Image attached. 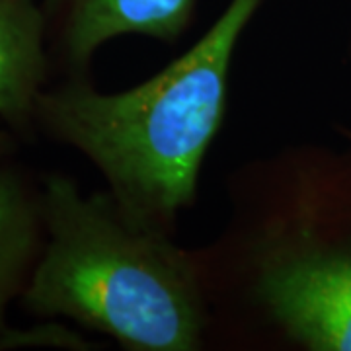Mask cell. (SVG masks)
Masks as SVG:
<instances>
[{
  "instance_id": "cell-8",
  "label": "cell",
  "mask_w": 351,
  "mask_h": 351,
  "mask_svg": "<svg viewBox=\"0 0 351 351\" xmlns=\"http://www.w3.org/2000/svg\"><path fill=\"white\" fill-rule=\"evenodd\" d=\"M22 147H24V143L0 121V166L16 160Z\"/></svg>"
},
{
  "instance_id": "cell-5",
  "label": "cell",
  "mask_w": 351,
  "mask_h": 351,
  "mask_svg": "<svg viewBox=\"0 0 351 351\" xmlns=\"http://www.w3.org/2000/svg\"><path fill=\"white\" fill-rule=\"evenodd\" d=\"M51 78L39 0H0V121L24 145L39 138L36 104Z\"/></svg>"
},
{
  "instance_id": "cell-4",
  "label": "cell",
  "mask_w": 351,
  "mask_h": 351,
  "mask_svg": "<svg viewBox=\"0 0 351 351\" xmlns=\"http://www.w3.org/2000/svg\"><path fill=\"white\" fill-rule=\"evenodd\" d=\"M45 18L51 78H92L96 55L117 38L178 45L197 0H39Z\"/></svg>"
},
{
  "instance_id": "cell-6",
  "label": "cell",
  "mask_w": 351,
  "mask_h": 351,
  "mask_svg": "<svg viewBox=\"0 0 351 351\" xmlns=\"http://www.w3.org/2000/svg\"><path fill=\"white\" fill-rule=\"evenodd\" d=\"M45 244L41 172L18 158L0 166V336Z\"/></svg>"
},
{
  "instance_id": "cell-2",
  "label": "cell",
  "mask_w": 351,
  "mask_h": 351,
  "mask_svg": "<svg viewBox=\"0 0 351 351\" xmlns=\"http://www.w3.org/2000/svg\"><path fill=\"white\" fill-rule=\"evenodd\" d=\"M263 2L228 0L189 49L127 90L104 92L94 78L51 82L36 104L39 138L80 152L135 223L176 239L225 125L240 39Z\"/></svg>"
},
{
  "instance_id": "cell-7",
  "label": "cell",
  "mask_w": 351,
  "mask_h": 351,
  "mask_svg": "<svg viewBox=\"0 0 351 351\" xmlns=\"http://www.w3.org/2000/svg\"><path fill=\"white\" fill-rule=\"evenodd\" d=\"M64 348V350H92V341L80 332L61 324L57 318L45 320L43 324L32 328H8L0 336V350H20V348Z\"/></svg>"
},
{
  "instance_id": "cell-1",
  "label": "cell",
  "mask_w": 351,
  "mask_h": 351,
  "mask_svg": "<svg viewBox=\"0 0 351 351\" xmlns=\"http://www.w3.org/2000/svg\"><path fill=\"white\" fill-rule=\"evenodd\" d=\"M199 248L207 350L351 351V145L291 143L225 178Z\"/></svg>"
},
{
  "instance_id": "cell-9",
  "label": "cell",
  "mask_w": 351,
  "mask_h": 351,
  "mask_svg": "<svg viewBox=\"0 0 351 351\" xmlns=\"http://www.w3.org/2000/svg\"><path fill=\"white\" fill-rule=\"evenodd\" d=\"M334 131H336L339 137L343 138L348 145H351V127L350 125H343V123H334Z\"/></svg>"
},
{
  "instance_id": "cell-10",
  "label": "cell",
  "mask_w": 351,
  "mask_h": 351,
  "mask_svg": "<svg viewBox=\"0 0 351 351\" xmlns=\"http://www.w3.org/2000/svg\"><path fill=\"white\" fill-rule=\"evenodd\" d=\"M346 59L351 63V32L348 36V41H346Z\"/></svg>"
},
{
  "instance_id": "cell-3",
  "label": "cell",
  "mask_w": 351,
  "mask_h": 351,
  "mask_svg": "<svg viewBox=\"0 0 351 351\" xmlns=\"http://www.w3.org/2000/svg\"><path fill=\"white\" fill-rule=\"evenodd\" d=\"M45 244L20 297L25 314L66 318L127 351H205L199 248L135 223L108 189L41 172Z\"/></svg>"
}]
</instances>
